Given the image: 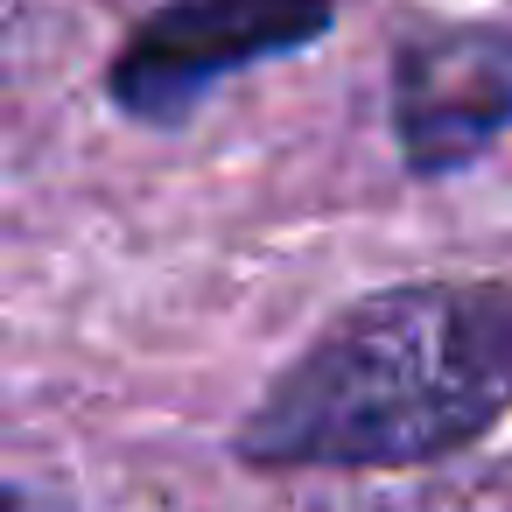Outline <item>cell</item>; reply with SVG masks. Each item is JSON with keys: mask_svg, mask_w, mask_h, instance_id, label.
<instances>
[{"mask_svg": "<svg viewBox=\"0 0 512 512\" xmlns=\"http://www.w3.org/2000/svg\"><path fill=\"white\" fill-rule=\"evenodd\" d=\"M512 414V288L407 281L351 302L246 414L260 470H407Z\"/></svg>", "mask_w": 512, "mask_h": 512, "instance_id": "obj_1", "label": "cell"}, {"mask_svg": "<svg viewBox=\"0 0 512 512\" xmlns=\"http://www.w3.org/2000/svg\"><path fill=\"white\" fill-rule=\"evenodd\" d=\"M323 29H330V0H169L127 36V50L106 71V92L120 113L169 127L218 78L309 50Z\"/></svg>", "mask_w": 512, "mask_h": 512, "instance_id": "obj_2", "label": "cell"}, {"mask_svg": "<svg viewBox=\"0 0 512 512\" xmlns=\"http://www.w3.org/2000/svg\"><path fill=\"white\" fill-rule=\"evenodd\" d=\"M512 120V29L463 22L400 43L393 57V134L414 176L477 162Z\"/></svg>", "mask_w": 512, "mask_h": 512, "instance_id": "obj_3", "label": "cell"}, {"mask_svg": "<svg viewBox=\"0 0 512 512\" xmlns=\"http://www.w3.org/2000/svg\"><path fill=\"white\" fill-rule=\"evenodd\" d=\"M8 512H36V498H29V491H15V498H8Z\"/></svg>", "mask_w": 512, "mask_h": 512, "instance_id": "obj_4", "label": "cell"}]
</instances>
